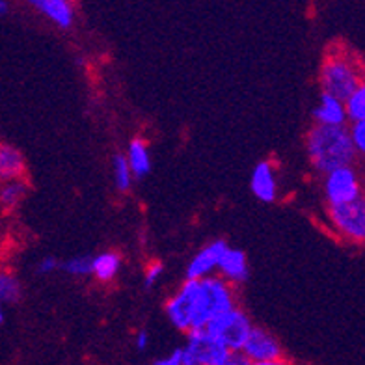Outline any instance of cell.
Masks as SVG:
<instances>
[{"mask_svg": "<svg viewBox=\"0 0 365 365\" xmlns=\"http://www.w3.org/2000/svg\"><path fill=\"white\" fill-rule=\"evenodd\" d=\"M306 151L315 170L322 173L352 164L358 155L352 144L351 130L345 125H319V123L308 130Z\"/></svg>", "mask_w": 365, "mask_h": 365, "instance_id": "obj_1", "label": "cell"}, {"mask_svg": "<svg viewBox=\"0 0 365 365\" xmlns=\"http://www.w3.org/2000/svg\"><path fill=\"white\" fill-rule=\"evenodd\" d=\"M365 81V66L351 48L331 45L319 71V84L322 91L341 97L346 101L352 91Z\"/></svg>", "mask_w": 365, "mask_h": 365, "instance_id": "obj_2", "label": "cell"}, {"mask_svg": "<svg viewBox=\"0 0 365 365\" xmlns=\"http://www.w3.org/2000/svg\"><path fill=\"white\" fill-rule=\"evenodd\" d=\"M235 306L233 284L218 276H207L197 282L196 294V317L194 328H205L220 313L227 312ZM192 328V330H194Z\"/></svg>", "mask_w": 365, "mask_h": 365, "instance_id": "obj_3", "label": "cell"}, {"mask_svg": "<svg viewBox=\"0 0 365 365\" xmlns=\"http://www.w3.org/2000/svg\"><path fill=\"white\" fill-rule=\"evenodd\" d=\"M328 220L341 239L365 245V194L352 202L328 205Z\"/></svg>", "mask_w": 365, "mask_h": 365, "instance_id": "obj_4", "label": "cell"}, {"mask_svg": "<svg viewBox=\"0 0 365 365\" xmlns=\"http://www.w3.org/2000/svg\"><path fill=\"white\" fill-rule=\"evenodd\" d=\"M205 328L217 341H220L231 352H237L242 351L254 324L242 309L233 306L231 309L212 319Z\"/></svg>", "mask_w": 365, "mask_h": 365, "instance_id": "obj_5", "label": "cell"}, {"mask_svg": "<svg viewBox=\"0 0 365 365\" xmlns=\"http://www.w3.org/2000/svg\"><path fill=\"white\" fill-rule=\"evenodd\" d=\"M187 365H230V349L217 341L207 328H194L187 331Z\"/></svg>", "mask_w": 365, "mask_h": 365, "instance_id": "obj_6", "label": "cell"}, {"mask_svg": "<svg viewBox=\"0 0 365 365\" xmlns=\"http://www.w3.org/2000/svg\"><path fill=\"white\" fill-rule=\"evenodd\" d=\"M364 194L361 179L352 164L339 166L324 173V197L328 205H339V203L352 202Z\"/></svg>", "mask_w": 365, "mask_h": 365, "instance_id": "obj_7", "label": "cell"}, {"mask_svg": "<svg viewBox=\"0 0 365 365\" xmlns=\"http://www.w3.org/2000/svg\"><path fill=\"white\" fill-rule=\"evenodd\" d=\"M200 279H185L179 291L166 302V315L172 327L181 331H190L196 317V294Z\"/></svg>", "mask_w": 365, "mask_h": 365, "instance_id": "obj_8", "label": "cell"}, {"mask_svg": "<svg viewBox=\"0 0 365 365\" xmlns=\"http://www.w3.org/2000/svg\"><path fill=\"white\" fill-rule=\"evenodd\" d=\"M242 352L252 365H278L284 361V349L279 341L263 328H252Z\"/></svg>", "mask_w": 365, "mask_h": 365, "instance_id": "obj_9", "label": "cell"}, {"mask_svg": "<svg viewBox=\"0 0 365 365\" xmlns=\"http://www.w3.org/2000/svg\"><path fill=\"white\" fill-rule=\"evenodd\" d=\"M226 250L227 245L224 240H212L207 246H203L202 250L197 252L192 259H190V263H188L187 278L202 279L218 272L222 255L226 254Z\"/></svg>", "mask_w": 365, "mask_h": 365, "instance_id": "obj_10", "label": "cell"}, {"mask_svg": "<svg viewBox=\"0 0 365 365\" xmlns=\"http://www.w3.org/2000/svg\"><path fill=\"white\" fill-rule=\"evenodd\" d=\"M250 188L254 196L263 203H272L278 197V178L276 168L270 160H261L255 164L250 178Z\"/></svg>", "mask_w": 365, "mask_h": 365, "instance_id": "obj_11", "label": "cell"}, {"mask_svg": "<svg viewBox=\"0 0 365 365\" xmlns=\"http://www.w3.org/2000/svg\"><path fill=\"white\" fill-rule=\"evenodd\" d=\"M313 120L319 125H345L346 120H349L346 103L341 97L322 91L317 106L313 108Z\"/></svg>", "mask_w": 365, "mask_h": 365, "instance_id": "obj_12", "label": "cell"}, {"mask_svg": "<svg viewBox=\"0 0 365 365\" xmlns=\"http://www.w3.org/2000/svg\"><path fill=\"white\" fill-rule=\"evenodd\" d=\"M34 10L53 21L58 29L68 30L75 23V8L71 0H26Z\"/></svg>", "mask_w": 365, "mask_h": 365, "instance_id": "obj_13", "label": "cell"}, {"mask_svg": "<svg viewBox=\"0 0 365 365\" xmlns=\"http://www.w3.org/2000/svg\"><path fill=\"white\" fill-rule=\"evenodd\" d=\"M248 272L250 270H248V259H246L245 252L227 246L226 254L222 255L218 274L224 279H227L230 284L237 285L248 279Z\"/></svg>", "mask_w": 365, "mask_h": 365, "instance_id": "obj_14", "label": "cell"}, {"mask_svg": "<svg viewBox=\"0 0 365 365\" xmlns=\"http://www.w3.org/2000/svg\"><path fill=\"white\" fill-rule=\"evenodd\" d=\"M24 172L26 166L19 149L10 144L0 145V179L8 181V179L24 178Z\"/></svg>", "mask_w": 365, "mask_h": 365, "instance_id": "obj_15", "label": "cell"}, {"mask_svg": "<svg viewBox=\"0 0 365 365\" xmlns=\"http://www.w3.org/2000/svg\"><path fill=\"white\" fill-rule=\"evenodd\" d=\"M121 269V257L115 252H101L93 257V272L91 276H96L99 282L108 284L118 276Z\"/></svg>", "mask_w": 365, "mask_h": 365, "instance_id": "obj_16", "label": "cell"}, {"mask_svg": "<svg viewBox=\"0 0 365 365\" xmlns=\"http://www.w3.org/2000/svg\"><path fill=\"white\" fill-rule=\"evenodd\" d=\"M127 160H129L135 178L142 179L148 175L149 170H151V159H149L148 145H145L144 140H130L129 148H127Z\"/></svg>", "mask_w": 365, "mask_h": 365, "instance_id": "obj_17", "label": "cell"}, {"mask_svg": "<svg viewBox=\"0 0 365 365\" xmlns=\"http://www.w3.org/2000/svg\"><path fill=\"white\" fill-rule=\"evenodd\" d=\"M29 185L24 182L23 178L19 179H8L2 181V188H0V203L4 211H14L21 205L23 197L26 196Z\"/></svg>", "mask_w": 365, "mask_h": 365, "instance_id": "obj_18", "label": "cell"}, {"mask_svg": "<svg viewBox=\"0 0 365 365\" xmlns=\"http://www.w3.org/2000/svg\"><path fill=\"white\" fill-rule=\"evenodd\" d=\"M112 170H114L115 188L120 192H127L133 185V178H135L129 160H127V155H115L112 159Z\"/></svg>", "mask_w": 365, "mask_h": 365, "instance_id": "obj_19", "label": "cell"}, {"mask_svg": "<svg viewBox=\"0 0 365 365\" xmlns=\"http://www.w3.org/2000/svg\"><path fill=\"white\" fill-rule=\"evenodd\" d=\"M21 282L11 272L0 274V300L4 304L19 302L21 298Z\"/></svg>", "mask_w": 365, "mask_h": 365, "instance_id": "obj_20", "label": "cell"}, {"mask_svg": "<svg viewBox=\"0 0 365 365\" xmlns=\"http://www.w3.org/2000/svg\"><path fill=\"white\" fill-rule=\"evenodd\" d=\"M346 112H349V120H364L365 118V81L360 86L356 88L351 93V97L346 99Z\"/></svg>", "mask_w": 365, "mask_h": 365, "instance_id": "obj_21", "label": "cell"}, {"mask_svg": "<svg viewBox=\"0 0 365 365\" xmlns=\"http://www.w3.org/2000/svg\"><path fill=\"white\" fill-rule=\"evenodd\" d=\"M62 269L71 276H90L93 272V257H71L62 264Z\"/></svg>", "mask_w": 365, "mask_h": 365, "instance_id": "obj_22", "label": "cell"}, {"mask_svg": "<svg viewBox=\"0 0 365 365\" xmlns=\"http://www.w3.org/2000/svg\"><path fill=\"white\" fill-rule=\"evenodd\" d=\"M349 130H351V138L356 148V153L365 157V118L364 120L352 121Z\"/></svg>", "mask_w": 365, "mask_h": 365, "instance_id": "obj_23", "label": "cell"}, {"mask_svg": "<svg viewBox=\"0 0 365 365\" xmlns=\"http://www.w3.org/2000/svg\"><path fill=\"white\" fill-rule=\"evenodd\" d=\"M163 272H164V267H163V263H159V261H155V263L149 264L148 269H145V274H144L145 289L153 287V285L160 279Z\"/></svg>", "mask_w": 365, "mask_h": 365, "instance_id": "obj_24", "label": "cell"}, {"mask_svg": "<svg viewBox=\"0 0 365 365\" xmlns=\"http://www.w3.org/2000/svg\"><path fill=\"white\" fill-rule=\"evenodd\" d=\"M157 365H187V351L185 349H173L166 358L155 361Z\"/></svg>", "mask_w": 365, "mask_h": 365, "instance_id": "obj_25", "label": "cell"}, {"mask_svg": "<svg viewBox=\"0 0 365 365\" xmlns=\"http://www.w3.org/2000/svg\"><path fill=\"white\" fill-rule=\"evenodd\" d=\"M58 267H60V263H58L56 257H51V255H47V257H43V259L38 263V272L39 274H51V272H54Z\"/></svg>", "mask_w": 365, "mask_h": 365, "instance_id": "obj_26", "label": "cell"}, {"mask_svg": "<svg viewBox=\"0 0 365 365\" xmlns=\"http://www.w3.org/2000/svg\"><path fill=\"white\" fill-rule=\"evenodd\" d=\"M135 345H136V349H138V351H145V349H148V345H149V334H148V331L140 330L138 334H136Z\"/></svg>", "mask_w": 365, "mask_h": 365, "instance_id": "obj_27", "label": "cell"}, {"mask_svg": "<svg viewBox=\"0 0 365 365\" xmlns=\"http://www.w3.org/2000/svg\"><path fill=\"white\" fill-rule=\"evenodd\" d=\"M0 14H8V2H6V0H0Z\"/></svg>", "mask_w": 365, "mask_h": 365, "instance_id": "obj_28", "label": "cell"}]
</instances>
